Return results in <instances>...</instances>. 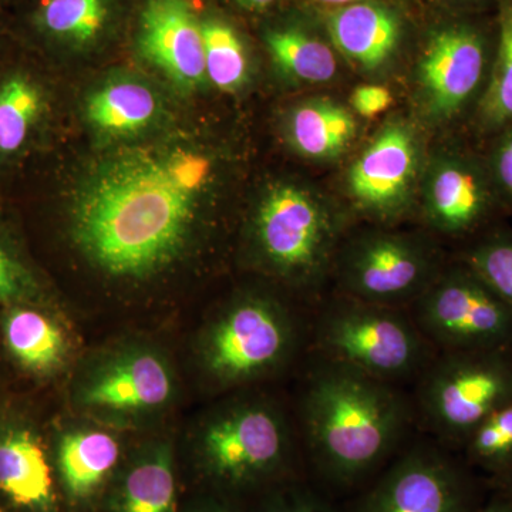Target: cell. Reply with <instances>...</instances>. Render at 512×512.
I'll use <instances>...</instances> for the list:
<instances>
[{
  "mask_svg": "<svg viewBox=\"0 0 512 512\" xmlns=\"http://www.w3.org/2000/svg\"><path fill=\"white\" fill-rule=\"evenodd\" d=\"M207 154L137 147L104 161L80 188L73 235L94 264L144 278L180 255L214 180Z\"/></svg>",
  "mask_w": 512,
  "mask_h": 512,
  "instance_id": "1",
  "label": "cell"
},
{
  "mask_svg": "<svg viewBox=\"0 0 512 512\" xmlns=\"http://www.w3.org/2000/svg\"><path fill=\"white\" fill-rule=\"evenodd\" d=\"M303 429L323 477L355 484L383 463L412 423L394 384L319 359L302 403Z\"/></svg>",
  "mask_w": 512,
  "mask_h": 512,
  "instance_id": "2",
  "label": "cell"
},
{
  "mask_svg": "<svg viewBox=\"0 0 512 512\" xmlns=\"http://www.w3.org/2000/svg\"><path fill=\"white\" fill-rule=\"evenodd\" d=\"M345 229V215L328 195L281 181L259 198L252 241L269 271L301 288L319 289L333 271Z\"/></svg>",
  "mask_w": 512,
  "mask_h": 512,
  "instance_id": "3",
  "label": "cell"
},
{
  "mask_svg": "<svg viewBox=\"0 0 512 512\" xmlns=\"http://www.w3.org/2000/svg\"><path fill=\"white\" fill-rule=\"evenodd\" d=\"M319 359L390 384L421 375L437 350L404 309L339 295L315 325Z\"/></svg>",
  "mask_w": 512,
  "mask_h": 512,
  "instance_id": "4",
  "label": "cell"
},
{
  "mask_svg": "<svg viewBox=\"0 0 512 512\" xmlns=\"http://www.w3.org/2000/svg\"><path fill=\"white\" fill-rule=\"evenodd\" d=\"M511 400L512 353L500 350L437 352L417 384V410L424 423L458 447Z\"/></svg>",
  "mask_w": 512,
  "mask_h": 512,
  "instance_id": "5",
  "label": "cell"
},
{
  "mask_svg": "<svg viewBox=\"0 0 512 512\" xmlns=\"http://www.w3.org/2000/svg\"><path fill=\"white\" fill-rule=\"evenodd\" d=\"M417 328L437 352L512 353V305L464 262L444 266L412 305Z\"/></svg>",
  "mask_w": 512,
  "mask_h": 512,
  "instance_id": "6",
  "label": "cell"
},
{
  "mask_svg": "<svg viewBox=\"0 0 512 512\" xmlns=\"http://www.w3.org/2000/svg\"><path fill=\"white\" fill-rule=\"evenodd\" d=\"M439 251L423 237L372 229L343 241L333 274L340 295L404 309L443 271Z\"/></svg>",
  "mask_w": 512,
  "mask_h": 512,
  "instance_id": "7",
  "label": "cell"
},
{
  "mask_svg": "<svg viewBox=\"0 0 512 512\" xmlns=\"http://www.w3.org/2000/svg\"><path fill=\"white\" fill-rule=\"evenodd\" d=\"M480 29L454 22L434 30L417 60L413 104L421 123L447 127L476 110L491 69Z\"/></svg>",
  "mask_w": 512,
  "mask_h": 512,
  "instance_id": "8",
  "label": "cell"
},
{
  "mask_svg": "<svg viewBox=\"0 0 512 512\" xmlns=\"http://www.w3.org/2000/svg\"><path fill=\"white\" fill-rule=\"evenodd\" d=\"M419 128L393 117L357 154L345 175L353 211L376 224H394L419 204L426 165Z\"/></svg>",
  "mask_w": 512,
  "mask_h": 512,
  "instance_id": "9",
  "label": "cell"
},
{
  "mask_svg": "<svg viewBox=\"0 0 512 512\" xmlns=\"http://www.w3.org/2000/svg\"><path fill=\"white\" fill-rule=\"evenodd\" d=\"M296 339L293 320L279 303L265 296H245L212 325L205 360L218 382H249L285 365Z\"/></svg>",
  "mask_w": 512,
  "mask_h": 512,
  "instance_id": "10",
  "label": "cell"
},
{
  "mask_svg": "<svg viewBox=\"0 0 512 512\" xmlns=\"http://www.w3.org/2000/svg\"><path fill=\"white\" fill-rule=\"evenodd\" d=\"M289 450L285 420L261 402L235 404L208 424L202 456L221 483H258L284 466Z\"/></svg>",
  "mask_w": 512,
  "mask_h": 512,
  "instance_id": "11",
  "label": "cell"
},
{
  "mask_svg": "<svg viewBox=\"0 0 512 512\" xmlns=\"http://www.w3.org/2000/svg\"><path fill=\"white\" fill-rule=\"evenodd\" d=\"M419 204L427 225L453 238L476 234L503 210L485 158L463 148H444L427 157Z\"/></svg>",
  "mask_w": 512,
  "mask_h": 512,
  "instance_id": "12",
  "label": "cell"
},
{
  "mask_svg": "<svg viewBox=\"0 0 512 512\" xmlns=\"http://www.w3.org/2000/svg\"><path fill=\"white\" fill-rule=\"evenodd\" d=\"M463 474L433 448H414L366 495L359 512H467Z\"/></svg>",
  "mask_w": 512,
  "mask_h": 512,
  "instance_id": "13",
  "label": "cell"
},
{
  "mask_svg": "<svg viewBox=\"0 0 512 512\" xmlns=\"http://www.w3.org/2000/svg\"><path fill=\"white\" fill-rule=\"evenodd\" d=\"M138 49L177 86L194 89L207 80L202 22L190 0H147Z\"/></svg>",
  "mask_w": 512,
  "mask_h": 512,
  "instance_id": "14",
  "label": "cell"
},
{
  "mask_svg": "<svg viewBox=\"0 0 512 512\" xmlns=\"http://www.w3.org/2000/svg\"><path fill=\"white\" fill-rule=\"evenodd\" d=\"M326 26L335 49L366 73L389 66L402 43V19L372 0L336 9Z\"/></svg>",
  "mask_w": 512,
  "mask_h": 512,
  "instance_id": "15",
  "label": "cell"
},
{
  "mask_svg": "<svg viewBox=\"0 0 512 512\" xmlns=\"http://www.w3.org/2000/svg\"><path fill=\"white\" fill-rule=\"evenodd\" d=\"M173 392V377L151 353H131L101 370L84 389L83 402L99 409L137 412L163 406Z\"/></svg>",
  "mask_w": 512,
  "mask_h": 512,
  "instance_id": "16",
  "label": "cell"
},
{
  "mask_svg": "<svg viewBox=\"0 0 512 512\" xmlns=\"http://www.w3.org/2000/svg\"><path fill=\"white\" fill-rule=\"evenodd\" d=\"M359 134L349 107L326 97L296 104L286 119V138L299 156L315 163H333L348 153Z\"/></svg>",
  "mask_w": 512,
  "mask_h": 512,
  "instance_id": "17",
  "label": "cell"
},
{
  "mask_svg": "<svg viewBox=\"0 0 512 512\" xmlns=\"http://www.w3.org/2000/svg\"><path fill=\"white\" fill-rule=\"evenodd\" d=\"M0 491L20 507L35 511L52 508V470L42 444L29 431L0 436Z\"/></svg>",
  "mask_w": 512,
  "mask_h": 512,
  "instance_id": "18",
  "label": "cell"
},
{
  "mask_svg": "<svg viewBox=\"0 0 512 512\" xmlns=\"http://www.w3.org/2000/svg\"><path fill=\"white\" fill-rule=\"evenodd\" d=\"M119 458V441L104 431L80 430L66 434L57 453L64 490L74 500L90 497L109 477Z\"/></svg>",
  "mask_w": 512,
  "mask_h": 512,
  "instance_id": "19",
  "label": "cell"
},
{
  "mask_svg": "<svg viewBox=\"0 0 512 512\" xmlns=\"http://www.w3.org/2000/svg\"><path fill=\"white\" fill-rule=\"evenodd\" d=\"M160 111L156 93L134 80L104 84L86 101L89 123L101 134L126 137L150 126Z\"/></svg>",
  "mask_w": 512,
  "mask_h": 512,
  "instance_id": "20",
  "label": "cell"
},
{
  "mask_svg": "<svg viewBox=\"0 0 512 512\" xmlns=\"http://www.w3.org/2000/svg\"><path fill=\"white\" fill-rule=\"evenodd\" d=\"M177 490L173 454L167 446L138 457L121 480L113 512H175Z\"/></svg>",
  "mask_w": 512,
  "mask_h": 512,
  "instance_id": "21",
  "label": "cell"
},
{
  "mask_svg": "<svg viewBox=\"0 0 512 512\" xmlns=\"http://www.w3.org/2000/svg\"><path fill=\"white\" fill-rule=\"evenodd\" d=\"M46 96L35 77L12 72L0 79V157L19 156L42 121Z\"/></svg>",
  "mask_w": 512,
  "mask_h": 512,
  "instance_id": "22",
  "label": "cell"
},
{
  "mask_svg": "<svg viewBox=\"0 0 512 512\" xmlns=\"http://www.w3.org/2000/svg\"><path fill=\"white\" fill-rule=\"evenodd\" d=\"M266 47L279 72L299 84H325L338 74V59L328 43L299 29L266 33Z\"/></svg>",
  "mask_w": 512,
  "mask_h": 512,
  "instance_id": "23",
  "label": "cell"
},
{
  "mask_svg": "<svg viewBox=\"0 0 512 512\" xmlns=\"http://www.w3.org/2000/svg\"><path fill=\"white\" fill-rule=\"evenodd\" d=\"M498 42L474 124L494 136L512 123V0H498Z\"/></svg>",
  "mask_w": 512,
  "mask_h": 512,
  "instance_id": "24",
  "label": "cell"
},
{
  "mask_svg": "<svg viewBox=\"0 0 512 512\" xmlns=\"http://www.w3.org/2000/svg\"><path fill=\"white\" fill-rule=\"evenodd\" d=\"M5 340L9 352L33 372H50L63 362L66 340L55 322L32 309H15L6 316Z\"/></svg>",
  "mask_w": 512,
  "mask_h": 512,
  "instance_id": "25",
  "label": "cell"
},
{
  "mask_svg": "<svg viewBox=\"0 0 512 512\" xmlns=\"http://www.w3.org/2000/svg\"><path fill=\"white\" fill-rule=\"evenodd\" d=\"M109 16L106 0H42L36 12L37 28L67 42H93Z\"/></svg>",
  "mask_w": 512,
  "mask_h": 512,
  "instance_id": "26",
  "label": "cell"
},
{
  "mask_svg": "<svg viewBox=\"0 0 512 512\" xmlns=\"http://www.w3.org/2000/svg\"><path fill=\"white\" fill-rule=\"evenodd\" d=\"M205 74L222 92H237L249 80V60L241 37L222 20L202 22Z\"/></svg>",
  "mask_w": 512,
  "mask_h": 512,
  "instance_id": "27",
  "label": "cell"
},
{
  "mask_svg": "<svg viewBox=\"0 0 512 512\" xmlns=\"http://www.w3.org/2000/svg\"><path fill=\"white\" fill-rule=\"evenodd\" d=\"M470 463L497 477L512 471V400L491 413L463 444Z\"/></svg>",
  "mask_w": 512,
  "mask_h": 512,
  "instance_id": "28",
  "label": "cell"
},
{
  "mask_svg": "<svg viewBox=\"0 0 512 512\" xmlns=\"http://www.w3.org/2000/svg\"><path fill=\"white\" fill-rule=\"evenodd\" d=\"M501 298L512 305V232L495 229L478 238L460 256Z\"/></svg>",
  "mask_w": 512,
  "mask_h": 512,
  "instance_id": "29",
  "label": "cell"
},
{
  "mask_svg": "<svg viewBox=\"0 0 512 512\" xmlns=\"http://www.w3.org/2000/svg\"><path fill=\"white\" fill-rule=\"evenodd\" d=\"M493 137L485 163L501 207L512 210V123Z\"/></svg>",
  "mask_w": 512,
  "mask_h": 512,
  "instance_id": "30",
  "label": "cell"
},
{
  "mask_svg": "<svg viewBox=\"0 0 512 512\" xmlns=\"http://www.w3.org/2000/svg\"><path fill=\"white\" fill-rule=\"evenodd\" d=\"M35 284L28 269L0 242V302H16L32 295Z\"/></svg>",
  "mask_w": 512,
  "mask_h": 512,
  "instance_id": "31",
  "label": "cell"
},
{
  "mask_svg": "<svg viewBox=\"0 0 512 512\" xmlns=\"http://www.w3.org/2000/svg\"><path fill=\"white\" fill-rule=\"evenodd\" d=\"M393 104V96L387 87L380 84H362L353 90L350 107L359 116L372 119L384 113Z\"/></svg>",
  "mask_w": 512,
  "mask_h": 512,
  "instance_id": "32",
  "label": "cell"
},
{
  "mask_svg": "<svg viewBox=\"0 0 512 512\" xmlns=\"http://www.w3.org/2000/svg\"><path fill=\"white\" fill-rule=\"evenodd\" d=\"M262 512H338L332 505L325 503L308 491H288L276 495Z\"/></svg>",
  "mask_w": 512,
  "mask_h": 512,
  "instance_id": "33",
  "label": "cell"
},
{
  "mask_svg": "<svg viewBox=\"0 0 512 512\" xmlns=\"http://www.w3.org/2000/svg\"><path fill=\"white\" fill-rule=\"evenodd\" d=\"M478 512H512V500L508 497L497 498Z\"/></svg>",
  "mask_w": 512,
  "mask_h": 512,
  "instance_id": "34",
  "label": "cell"
},
{
  "mask_svg": "<svg viewBox=\"0 0 512 512\" xmlns=\"http://www.w3.org/2000/svg\"><path fill=\"white\" fill-rule=\"evenodd\" d=\"M237 2L242 8L259 12V10H265L269 6L274 5L276 0H237Z\"/></svg>",
  "mask_w": 512,
  "mask_h": 512,
  "instance_id": "35",
  "label": "cell"
},
{
  "mask_svg": "<svg viewBox=\"0 0 512 512\" xmlns=\"http://www.w3.org/2000/svg\"><path fill=\"white\" fill-rule=\"evenodd\" d=\"M194 512H234L229 510L225 505H221L218 503H205L200 505V507L195 508Z\"/></svg>",
  "mask_w": 512,
  "mask_h": 512,
  "instance_id": "36",
  "label": "cell"
},
{
  "mask_svg": "<svg viewBox=\"0 0 512 512\" xmlns=\"http://www.w3.org/2000/svg\"><path fill=\"white\" fill-rule=\"evenodd\" d=\"M315 2L326 3V5L348 6L353 5V3L369 2V0H315Z\"/></svg>",
  "mask_w": 512,
  "mask_h": 512,
  "instance_id": "37",
  "label": "cell"
},
{
  "mask_svg": "<svg viewBox=\"0 0 512 512\" xmlns=\"http://www.w3.org/2000/svg\"><path fill=\"white\" fill-rule=\"evenodd\" d=\"M500 480L503 481L505 491H507V497L512 500V471L505 474V476L501 477Z\"/></svg>",
  "mask_w": 512,
  "mask_h": 512,
  "instance_id": "38",
  "label": "cell"
},
{
  "mask_svg": "<svg viewBox=\"0 0 512 512\" xmlns=\"http://www.w3.org/2000/svg\"><path fill=\"white\" fill-rule=\"evenodd\" d=\"M0 512H5V511L0 510Z\"/></svg>",
  "mask_w": 512,
  "mask_h": 512,
  "instance_id": "39",
  "label": "cell"
}]
</instances>
